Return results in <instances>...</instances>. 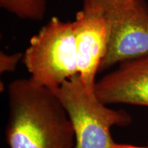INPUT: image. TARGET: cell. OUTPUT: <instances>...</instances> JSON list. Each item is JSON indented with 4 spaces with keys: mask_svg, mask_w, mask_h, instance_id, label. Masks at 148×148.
I'll use <instances>...</instances> for the list:
<instances>
[{
    "mask_svg": "<svg viewBox=\"0 0 148 148\" xmlns=\"http://www.w3.org/2000/svg\"><path fill=\"white\" fill-rule=\"evenodd\" d=\"M5 128L10 148H74L73 125L54 91L30 78L17 79L8 88Z\"/></svg>",
    "mask_w": 148,
    "mask_h": 148,
    "instance_id": "6da1fadb",
    "label": "cell"
},
{
    "mask_svg": "<svg viewBox=\"0 0 148 148\" xmlns=\"http://www.w3.org/2000/svg\"><path fill=\"white\" fill-rule=\"evenodd\" d=\"M52 90L63 104L73 123L74 148H145L114 141L111 127L127 126L132 118L125 110L110 108L99 101L95 92L85 88L78 74Z\"/></svg>",
    "mask_w": 148,
    "mask_h": 148,
    "instance_id": "7a4b0ae2",
    "label": "cell"
},
{
    "mask_svg": "<svg viewBox=\"0 0 148 148\" xmlns=\"http://www.w3.org/2000/svg\"><path fill=\"white\" fill-rule=\"evenodd\" d=\"M22 60L29 78L51 90L77 75L73 21L51 18L32 37Z\"/></svg>",
    "mask_w": 148,
    "mask_h": 148,
    "instance_id": "3957f363",
    "label": "cell"
},
{
    "mask_svg": "<svg viewBox=\"0 0 148 148\" xmlns=\"http://www.w3.org/2000/svg\"><path fill=\"white\" fill-rule=\"evenodd\" d=\"M106 16L108 47L99 72L148 55V5L145 0H132Z\"/></svg>",
    "mask_w": 148,
    "mask_h": 148,
    "instance_id": "277c9868",
    "label": "cell"
},
{
    "mask_svg": "<svg viewBox=\"0 0 148 148\" xmlns=\"http://www.w3.org/2000/svg\"><path fill=\"white\" fill-rule=\"evenodd\" d=\"M73 24L78 75L85 88L94 92L96 75L108 47V19L102 13L82 9L75 14Z\"/></svg>",
    "mask_w": 148,
    "mask_h": 148,
    "instance_id": "5b68a950",
    "label": "cell"
},
{
    "mask_svg": "<svg viewBox=\"0 0 148 148\" xmlns=\"http://www.w3.org/2000/svg\"><path fill=\"white\" fill-rule=\"evenodd\" d=\"M96 82V97L104 104L148 107V55L119 64Z\"/></svg>",
    "mask_w": 148,
    "mask_h": 148,
    "instance_id": "8992f818",
    "label": "cell"
},
{
    "mask_svg": "<svg viewBox=\"0 0 148 148\" xmlns=\"http://www.w3.org/2000/svg\"><path fill=\"white\" fill-rule=\"evenodd\" d=\"M48 0H0V6L16 17L41 21L47 10Z\"/></svg>",
    "mask_w": 148,
    "mask_h": 148,
    "instance_id": "52a82bcc",
    "label": "cell"
},
{
    "mask_svg": "<svg viewBox=\"0 0 148 148\" xmlns=\"http://www.w3.org/2000/svg\"><path fill=\"white\" fill-rule=\"evenodd\" d=\"M85 10L99 12L108 15L116 9L129 3L132 0H82Z\"/></svg>",
    "mask_w": 148,
    "mask_h": 148,
    "instance_id": "ba28073f",
    "label": "cell"
},
{
    "mask_svg": "<svg viewBox=\"0 0 148 148\" xmlns=\"http://www.w3.org/2000/svg\"><path fill=\"white\" fill-rule=\"evenodd\" d=\"M23 55L21 53L8 54L1 51L0 52V73L14 71L18 62L23 59Z\"/></svg>",
    "mask_w": 148,
    "mask_h": 148,
    "instance_id": "9c48e42d",
    "label": "cell"
},
{
    "mask_svg": "<svg viewBox=\"0 0 148 148\" xmlns=\"http://www.w3.org/2000/svg\"><path fill=\"white\" fill-rule=\"evenodd\" d=\"M146 147H147V148H148V144H147V146H146Z\"/></svg>",
    "mask_w": 148,
    "mask_h": 148,
    "instance_id": "30bf717a",
    "label": "cell"
}]
</instances>
